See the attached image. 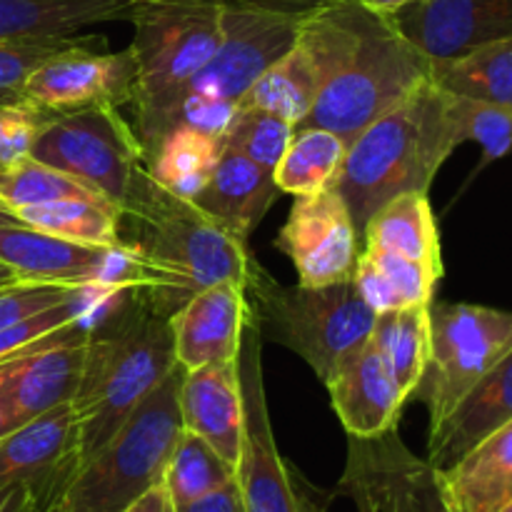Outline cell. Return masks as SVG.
<instances>
[{
    "instance_id": "obj_36",
    "label": "cell",
    "mask_w": 512,
    "mask_h": 512,
    "mask_svg": "<svg viewBox=\"0 0 512 512\" xmlns=\"http://www.w3.org/2000/svg\"><path fill=\"white\" fill-rule=\"evenodd\" d=\"M453 98V113L458 120L460 138L473 140L483 148L485 160H498L512 148V108L510 105L483 103V100Z\"/></svg>"
},
{
    "instance_id": "obj_28",
    "label": "cell",
    "mask_w": 512,
    "mask_h": 512,
    "mask_svg": "<svg viewBox=\"0 0 512 512\" xmlns=\"http://www.w3.org/2000/svg\"><path fill=\"white\" fill-rule=\"evenodd\" d=\"M345 153H348V143L333 130L318 128V125H298L278 168L273 170L275 185L280 193H290L295 198L335 188Z\"/></svg>"
},
{
    "instance_id": "obj_30",
    "label": "cell",
    "mask_w": 512,
    "mask_h": 512,
    "mask_svg": "<svg viewBox=\"0 0 512 512\" xmlns=\"http://www.w3.org/2000/svg\"><path fill=\"white\" fill-rule=\"evenodd\" d=\"M430 78L458 98L512 108V38L493 40L458 58L433 60Z\"/></svg>"
},
{
    "instance_id": "obj_25",
    "label": "cell",
    "mask_w": 512,
    "mask_h": 512,
    "mask_svg": "<svg viewBox=\"0 0 512 512\" xmlns=\"http://www.w3.org/2000/svg\"><path fill=\"white\" fill-rule=\"evenodd\" d=\"M365 248L398 255L443 278V255L428 193H405L385 203L363 228Z\"/></svg>"
},
{
    "instance_id": "obj_21",
    "label": "cell",
    "mask_w": 512,
    "mask_h": 512,
    "mask_svg": "<svg viewBox=\"0 0 512 512\" xmlns=\"http://www.w3.org/2000/svg\"><path fill=\"white\" fill-rule=\"evenodd\" d=\"M88 330L38 353L0 365V378L5 383V393H8L18 428L58 405L70 403L83 375Z\"/></svg>"
},
{
    "instance_id": "obj_22",
    "label": "cell",
    "mask_w": 512,
    "mask_h": 512,
    "mask_svg": "<svg viewBox=\"0 0 512 512\" xmlns=\"http://www.w3.org/2000/svg\"><path fill=\"white\" fill-rule=\"evenodd\" d=\"M512 420V350L465 395L435 433L428 435V463L448 470L488 435Z\"/></svg>"
},
{
    "instance_id": "obj_24",
    "label": "cell",
    "mask_w": 512,
    "mask_h": 512,
    "mask_svg": "<svg viewBox=\"0 0 512 512\" xmlns=\"http://www.w3.org/2000/svg\"><path fill=\"white\" fill-rule=\"evenodd\" d=\"M453 512H498L512 500V420L440 470Z\"/></svg>"
},
{
    "instance_id": "obj_41",
    "label": "cell",
    "mask_w": 512,
    "mask_h": 512,
    "mask_svg": "<svg viewBox=\"0 0 512 512\" xmlns=\"http://www.w3.org/2000/svg\"><path fill=\"white\" fill-rule=\"evenodd\" d=\"M0 512H38V498L28 483H10L0 488Z\"/></svg>"
},
{
    "instance_id": "obj_48",
    "label": "cell",
    "mask_w": 512,
    "mask_h": 512,
    "mask_svg": "<svg viewBox=\"0 0 512 512\" xmlns=\"http://www.w3.org/2000/svg\"><path fill=\"white\" fill-rule=\"evenodd\" d=\"M15 220H18V218H15L10 210H5L3 205H0V223H15Z\"/></svg>"
},
{
    "instance_id": "obj_34",
    "label": "cell",
    "mask_w": 512,
    "mask_h": 512,
    "mask_svg": "<svg viewBox=\"0 0 512 512\" xmlns=\"http://www.w3.org/2000/svg\"><path fill=\"white\" fill-rule=\"evenodd\" d=\"M58 200H103L63 170L25 155L0 168V205L15 215V210L30 205L58 203ZM108 203V200H105Z\"/></svg>"
},
{
    "instance_id": "obj_37",
    "label": "cell",
    "mask_w": 512,
    "mask_h": 512,
    "mask_svg": "<svg viewBox=\"0 0 512 512\" xmlns=\"http://www.w3.org/2000/svg\"><path fill=\"white\" fill-rule=\"evenodd\" d=\"M78 35L68 38H28L0 40V105L23 100V88L28 75L50 55L68 48Z\"/></svg>"
},
{
    "instance_id": "obj_38",
    "label": "cell",
    "mask_w": 512,
    "mask_h": 512,
    "mask_svg": "<svg viewBox=\"0 0 512 512\" xmlns=\"http://www.w3.org/2000/svg\"><path fill=\"white\" fill-rule=\"evenodd\" d=\"M50 115L25 98L0 105V168L30 155Z\"/></svg>"
},
{
    "instance_id": "obj_39",
    "label": "cell",
    "mask_w": 512,
    "mask_h": 512,
    "mask_svg": "<svg viewBox=\"0 0 512 512\" xmlns=\"http://www.w3.org/2000/svg\"><path fill=\"white\" fill-rule=\"evenodd\" d=\"M83 288L60 283H35V280H15L0 288V330L30 318V315L65 303Z\"/></svg>"
},
{
    "instance_id": "obj_5",
    "label": "cell",
    "mask_w": 512,
    "mask_h": 512,
    "mask_svg": "<svg viewBox=\"0 0 512 512\" xmlns=\"http://www.w3.org/2000/svg\"><path fill=\"white\" fill-rule=\"evenodd\" d=\"M225 0H133L130 55L135 85L130 108L145 150L173 128L190 80L213 58L223 33Z\"/></svg>"
},
{
    "instance_id": "obj_12",
    "label": "cell",
    "mask_w": 512,
    "mask_h": 512,
    "mask_svg": "<svg viewBox=\"0 0 512 512\" xmlns=\"http://www.w3.org/2000/svg\"><path fill=\"white\" fill-rule=\"evenodd\" d=\"M0 263L8 265L18 280L35 283L105 288L115 293L140 290L145 283L143 265L125 243H75L30 228L20 220L0 223Z\"/></svg>"
},
{
    "instance_id": "obj_19",
    "label": "cell",
    "mask_w": 512,
    "mask_h": 512,
    "mask_svg": "<svg viewBox=\"0 0 512 512\" xmlns=\"http://www.w3.org/2000/svg\"><path fill=\"white\" fill-rule=\"evenodd\" d=\"M325 385L335 415L353 438H375L398 428L400 410L408 403L373 338L340 363Z\"/></svg>"
},
{
    "instance_id": "obj_49",
    "label": "cell",
    "mask_w": 512,
    "mask_h": 512,
    "mask_svg": "<svg viewBox=\"0 0 512 512\" xmlns=\"http://www.w3.org/2000/svg\"><path fill=\"white\" fill-rule=\"evenodd\" d=\"M498 512H512V500H510V503H508V505H505V508H500Z\"/></svg>"
},
{
    "instance_id": "obj_3",
    "label": "cell",
    "mask_w": 512,
    "mask_h": 512,
    "mask_svg": "<svg viewBox=\"0 0 512 512\" xmlns=\"http://www.w3.org/2000/svg\"><path fill=\"white\" fill-rule=\"evenodd\" d=\"M173 368L178 363L168 318L155 313L135 290L120 293L113 308L90 325L83 375L70 398L73 475Z\"/></svg>"
},
{
    "instance_id": "obj_7",
    "label": "cell",
    "mask_w": 512,
    "mask_h": 512,
    "mask_svg": "<svg viewBox=\"0 0 512 512\" xmlns=\"http://www.w3.org/2000/svg\"><path fill=\"white\" fill-rule=\"evenodd\" d=\"M180 380L183 368L170 370L55 500L80 512H123L163 483L170 455L185 430L178 403Z\"/></svg>"
},
{
    "instance_id": "obj_35",
    "label": "cell",
    "mask_w": 512,
    "mask_h": 512,
    "mask_svg": "<svg viewBox=\"0 0 512 512\" xmlns=\"http://www.w3.org/2000/svg\"><path fill=\"white\" fill-rule=\"evenodd\" d=\"M293 130L295 125L278 118V115L238 105L223 135V143L225 148L238 150L240 155L273 173L283 158L285 148H288L290 138H293Z\"/></svg>"
},
{
    "instance_id": "obj_45",
    "label": "cell",
    "mask_w": 512,
    "mask_h": 512,
    "mask_svg": "<svg viewBox=\"0 0 512 512\" xmlns=\"http://www.w3.org/2000/svg\"><path fill=\"white\" fill-rule=\"evenodd\" d=\"M255 3H268L278 5V8H290V10H308L313 5H318L320 0H255Z\"/></svg>"
},
{
    "instance_id": "obj_31",
    "label": "cell",
    "mask_w": 512,
    "mask_h": 512,
    "mask_svg": "<svg viewBox=\"0 0 512 512\" xmlns=\"http://www.w3.org/2000/svg\"><path fill=\"white\" fill-rule=\"evenodd\" d=\"M318 90L320 75L315 70L313 58L295 38L293 48L255 80L253 88L245 93V98L238 105L260 108L298 128L313 110Z\"/></svg>"
},
{
    "instance_id": "obj_23",
    "label": "cell",
    "mask_w": 512,
    "mask_h": 512,
    "mask_svg": "<svg viewBox=\"0 0 512 512\" xmlns=\"http://www.w3.org/2000/svg\"><path fill=\"white\" fill-rule=\"evenodd\" d=\"M278 193L280 190L270 170L260 168L238 150L223 148L208 185L195 195L193 203L203 213H208L220 228L248 243L250 233L258 228Z\"/></svg>"
},
{
    "instance_id": "obj_50",
    "label": "cell",
    "mask_w": 512,
    "mask_h": 512,
    "mask_svg": "<svg viewBox=\"0 0 512 512\" xmlns=\"http://www.w3.org/2000/svg\"><path fill=\"white\" fill-rule=\"evenodd\" d=\"M355 508H358V512H373L370 508H365V505H355Z\"/></svg>"
},
{
    "instance_id": "obj_47",
    "label": "cell",
    "mask_w": 512,
    "mask_h": 512,
    "mask_svg": "<svg viewBox=\"0 0 512 512\" xmlns=\"http://www.w3.org/2000/svg\"><path fill=\"white\" fill-rule=\"evenodd\" d=\"M43 512H80V510H75V508H70V505H65V503H60V500H55V503H50Z\"/></svg>"
},
{
    "instance_id": "obj_8",
    "label": "cell",
    "mask_w": 512,
    "mask_h": 512,
    "mask_svg": "<svg viewBox=\"0 0 512 512\" xmlns=\"http://www.w3.org/2000/svg\"><path fill=\"white\" fill-rule=\"evenodd\" d=\"M303 13L255 0H225L218 48L185 88L175 123L223 138L255 80L293 48Z\"/></svg>"
},
{
    "instance_id": "obj_29",
    "label": "cell",
    "mask_w": 512,
    "mask_h": 512,
    "mask_svg": "<svg viewBox=\"0 0 512 512\" xmlns=\"http://www.w3.org/2000/svg\"><path fill=\"white\" fill-rule=\"evenodd\" d=\"M430 305H410V308L375 315L373 333H370L405 400L413 398L428 368Z\"/></svg>"
},
{
    "instance_id": "obj_20",
    "label": "cell",
    "mask_w": 512,
    "mask_h": 512,
    "mask_svg": "<svg viewBox=\"0 0 512 512\" xmlns=\"http://www.w3.org/2000/svg\"><path fill=\"white\" fill-rule=\"evenodd\" d=\"M178 403L183 428L213 445L228 463L238 465L243 440V385L238 360L183 370Z\"/></svg>"
},
{
    "instance_id": "obj_9",
    "label": "cell",
    "mask_w": 512,
    "mask_h": 512,
    "mask_svg": "<svg viewBox=\"0 0 512 512\" xmlns=\"http://www.w3.org/2000/svg\"><path fill=\"white\" fill-rule=\"evenodd\" d=\"M512 350V313L470 303L430 305V358L413 398L425 403L430 433Z\"/></svg>"
},
{
    "instance_id": "obj_13",
    "label": "cell",
    "mask_w": 512,
    "mask_h": 512,
    "mask_svg": "<svg viewBox=\"0 0 512 512\" xmlns=\"http://www.w3.org/2000/svg\"><path fill=\"white\" fill-rule=\"evenodd\" d=\"M333 495L373 512H453L440 470L410 453L398 428L375 438L348 435V463Z\"/></svg>"
},
{
    "instance_id": "obj_46",
    "label": "cell",
    "mask_w": 512,
    "mask_h": 512,
    "mask_svg": "<svg viewBox=\"0 0 512 512\" xmlns=\"http://www.w3.org/2000/svg\"><path fill=\"white\" fill-rule=\"evenodd\" d=\"M15 280H18V278H15V273H13V270H10L8 265H3V263H0V288H3V285H10V283H15Z\"/></svg>"
},
{
    "instance_id": "obj_26",
    "label": "cell",
    "mask_w": 512,
    "mask_h": 512,
    "mask_svg": "<svg viewBox=\"0 0 512 512\" xmlns=\"http://www.w3.org/2000/svg\"><path fill=\"white\" fill-rule=\"evenodd\" d=\"M133 0H0V40L68 38L128 18Z\"/></svg>"
},
{
    "instance_id": "obj_1",
    "label": "cell",
    "mask_w": 512,
    "mask_h": 512,
    "mask_svg": "<svg viewBox=\"0 0 512 512\" xmlns=\"http://www.w3.org/2000/svg\"><path fill=\"white\" fill-rule=\"evenodd\" d=\"M298 43L320 75L318 98L300 125L333 130L345 143L433 73V60L400 33L393 18L358 0H320L305 10Z\"/></svg>"
},
{
    "instance_id": "obj_6",
    "label": "cell",
    "mask_w": 512,
    "mask_h": 512,
    "mask_svg": "<svg viewBox=\"0 0 512 512\" xmlns=\"http://www.w3.org/2000/svg\"><path fill=\"white\" fill-rule=\"evenodd\" d=\"M245 295L263 338L300 355L323 383L373 333L375 310L353 280L323 288L283 285L258 260H250Z\"/></svg>"
},
{
    "instance_id": "obj_15",
    "label": "cell",
    "mask_w": 512,
    "mask_h": 512,
    "mask_svg": "<svg viewBox=\"0 0 512 512\" xmlns=\"http://www.w3.org/2000/svg\"><path fill=\"white\" fill-rule=\"evenodd\" d=\"M93 38H75L28 75L23 98L48 113H70L90 105L130 103L135 60L130 50L108 53L90 48Z\"/></svg>"
},
{
    "instance_id": "obj_14",
    "label": "cell",
    "mask_w": 512,
    "mask_h": 512,
    "mask_svg": "<svg viewBox=\"0 0 512 512\" xmlns=\"http://www.w3.org/2000/svg\"><path fill=\"white\" fill-rule=\"evenodd\" d=\"M360 233L335 188L298 198L275 238V248L293 263L305 288L353 280Z\"/></svg>"
},
{
    "instance_id": "obj_27",
    "label": "cell",
    "mask_w": 512,
    "mask_h": 512,
    "mask_svg": "<svg viewBox=\"0 0 512 512\" xmlns=\"http://www.w3.org/2000/svg\"><path fill=\"white\" fill-rule=\"evenodd\" d=\"M223 148L225 143L218 135L188 123H175L160 135L153 148L145 150V170L160 188L193 200L208 185Z\"/></svg>"
},
{
    "instance_id": "obj_2",
    "label": "cell",
    "mask_w": 512,
    "mask_h": 512,
    "mask_svg": "<svg viewBox=\"0 0 512 512\" xmlns=\"http://www.w3.org/2000/svg\"><path fill=\"white\" fill-rule=\"evenodd\" d=\"M120 243L135 250L145 283L135 290L163 318L223 280L248 283V245L220 228L193 200L160 188L145 165L120 208Z\"/></svg>"
},
{
    "instance_id": "obj_42",
    "label": "cell",
    "mask_w": 512,
    "mask_h": 512,
    "mask_svg": "<svg viewBox=\"0 0 512 512\" xmlns=\"http://www.w3.org/2000/svg\"><path fill=\"white\" fill-rule=\"evenodd\" d=\"M123 512H178L175 508L173 498L170 493L165 490L163 483H158L155 488H150L148 493L140 495L133 505H128Z\"/></svg>"
},
{
    "instance_id": "obj_43",
    "label": "cell",
    "mask_w": 512,
    "mask_h": 512,
    "mask_svg": "<svg viewBox=\"0 0 512 512\" xmlns=\"http://www.w3.org/2000/svg\"><path fill=\"white\" fill-rule=\"evenodd\" d=\"M363 8L373 10V13L378 15H385V18H393V15H398L400 10L410 8V5L420 3V0H358Z\"/></svg>"
},
{
    "instance_id": "obj_32",
    "label": "cell",
    "mask_w": 512,
    "mask_h": 512,
    "mask_svg": "<svg viewBox=\"0 0 512 512\" xmlns=\"http://www.w3.org/2000/svg\"><path fill=\"white\" fill-rule=\"evenodd\" d=\"M20 223L88 245L120 243V210L105 200H58L15 210Z\"/></svg>"
},
{
    "instance_id": "obj_18",
    "label": "cell",
    "mask_w": 512,
    "mask_h": 512,
    "mask_svg": "<svg viewBox=\"0 0 512 512\" xmlns=\"http://www.w3.org/2000/svg\"><path fill=\"white\" fill-rule=\"evenodd\" d=\"M73 415L70 403L28 420L0 440V488L28 483L45 510L73 478Z\"/></svg>"
},
{
    "instance_id": "obj_33",
    "label": "cell",
    "mask_w": 512,
    "mask_h": 512,
    "mask_svg": "<svg viewBox=\"0 0 512 512\" xmlns=\"http://www.w3.org/2000/svg\"><path fill=\"white\" fill-rule=\"evenodd\" d=\"M235 480V465L228 463L200 435L183 430L165 468L163 485L175 508L190 505Z\"/></svg>"
},
{
    "instance_id": "obj_40",
    "label": "cell",
    "mask_w": 512,
    "mask_h": 512,
    "mask_svg": "<svg viewBox=\"0 0 512 512\" xmlns=\"http://www.w3.org/2000/svg\"><path fill=\"white\" fill-rule=\"evenodd\" d=\"M178 512H245L238 480L228 483L225 488L215 490V493L205 495V498L195 500V503L180 505Z\"/></svg>"
},
{
    "instance_id": "obj_11",
    "label": "cell",
    "mask_w": 512,
    "mask_h": 512,
    "mask_svg": "<svg viewBox=\"0 0 512 512\" xmlns=\"http://www.w3.org/2000/svg\"><path fill=\"white\" fill-rule=\"evenodd\" d=\"M30 155L83 183L115 208H123L140 165L143 145L115 105H90L53 113Z\"/></svg>"
},
{
    "instance_id": "obj_4",
    "label": "cell",
    "mask_w": 512,
    "mask_h": 512,
    "mask_svg": "<svg viewBox=\"0 0 512 512\" xmlns=\"http://www.w3.org/2000/svg\"><path fill=\"white\" fill-rule=\"evenodd\" d=\"M460 143L453 98L433 78L365 125L348 143L335 183L358 233L398 195L428 193Z\"/></svg>"
},
{
    "instance_id": "obj_16",
    "label": "cell",
    "mask_w": 512,
    "mask_h": 512,
    "mask_svg": "<svg viewBox=\"0 0 512 512\" xmlns=\"http://www.w3.org/2000/svg\"><path fill=\"white\" fill-rule=\"evenodd\" d=\"M393 20L430 60H448L512 38V0H420Z\"/></svg>"
},
{
    "instance_id": "obj_44",
    "label": "cell",
    "mask_w": 512,
    "mask_h": 512,
    "mask_svg": "<svg viewBox=\"0 0 512 512\" xmlns=\"http://www.w3.org/2000/svg\"><path fill=\"white\" fill-rule=\"evenodd\" d=\"M15 428H18V425H15L13 410H10L8 393H5V383H3V378H0V440H3L8 433H13Z\"/></svg>"
},
{
    "instance_id": "obj_17",
    "label": "cell",
    "mask_w": 512,
    "mask_h": 512,
    "mask_svg": "<svg viewBox=\"0 0 512 512\" xmlns=\"http://www.w3.org/2000/svg\"><path fill=\"white\" fill-rule=\"evenodd\" d=\"M248 320L250 305L243 283L223 280L200 290L168 318L178 368L195 370L238 360Z\"/></svg>"
},
{
    "instance_id": "obj_10",
    "label": "cell",
    "mask_w": 512,
    "mask_h": 512,
    "mask_svg": "<svg viewBox=\"0 0 512 512\" xmlns=\"http://www.w3.org/2000/svg\"><path fill=\"white\" fill-rule=\"evenodd\" d=\"M238 370L243 385V440L235 480L245 512H328L335 495L310 488L275 443L263 380V333L253 315L245 325Z\"/></svg>"
}]
</instances>
